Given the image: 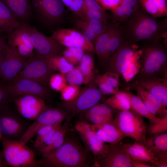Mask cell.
Segmentation results:
<instances>
[{"mask_svg":"<svg viewBox=\"0 0 167 167\" xmlns=\"http://www.w3.org/2000/svg\"><path fill=\"white\" fill-rule=\"evenodd\" d=\"M147 13L141 6L135 8L123 26L124 39L134 44L140 41H160L167 35V19L161 22Z\"/></svg>","mask_w":167,"mask_h":167,"instance_id":"6da1fadb","label":"cell"},{"mask_svg":"<svg viewBox=\"0 0 167 167\" xmlns=\"http://www.w3.org/2000/svg\"><path fill=\"white\" fill-rule=\"evenodd\" d=\"M41 155L42 159L38 161L40 166L88 167L91 165L88 150L75 137L69 135L67 133L60 147Z\"/></svg>","mask_w":167,"mask_h":167,"instance_id":"7a4b0ae2","label":"cell"},{"mask_svg":"<svg viewBox=\"0 0 167 167\" xmlns=\"http://www.w3.org/2000/svg\"><path fill=\"white\" fill-rule=\"evenodd\" d=\"M142 66L139 78L163 77L167 74L166 46L160 41H151L142 50Z\"/></svg>","mask_w":167,"mask_h":167,"instance_id":"3957f363","label":"cell"},{"mask_svg":"<svg viewBox=\"0 0 167 167\" xmlns=\"http://www.w3.org/2000/svg\"><path fill=\"white\" fill-rule=\"evenodd\" d=\"M1 141L2 152L8 166L11 167H39L34 151L19 140L2 138Z\"/></svg>","mask_w":167,"mask_h":167,"instance_id":"277c9868","label":"cell"},{"mask_svg":"<svg viewBox=\"0 0 167 167\" xmlns=\"http://www.w3.org/2000/svg\"><path fill=\"white\" fill-rule=\"evenodd\" d=\"M113 123L124 135L138 143L145 144L147 127L143 117L133 111H120Z\"/></svg>","mask_w":167,"mask_h":167,"instance_id":"5b68a950","label":"cell"},{"mask_svg":"<svg viewBox=\"0 0 167 167\" xmlns=\"http://www.w3.org/2000/svg\"><path fill=\"white\" fill-rule=\"evenodd\" d=\"M80 89L78 96L74 100L64 101L61 104V109L71 119L75 116L84 112L97 104L101 100L103 94L92 81Z\"/></svg>","mask_w":167,"mask_h":167,"instance_id":"8992f818","label":"cell"},{"mask_svg":"<svg viewBox=\"0 0 167 167\" xmlns=\"http://www.w3.org/2000/svg\"><path fill=\"white\" fill-rule=\"evenodd\" d=\"M9 105L0 107V130L3 138L19 140L29 126Z\"/></svg>","mask_w":167,"mask_h":167,"instance_id":"52a82bcc","label":"cell"},{"mask_svg":"<svg viewBox=\"0 0 167 167\" xmlns=\"http://www.w3.org/2000/svg\"><path fill=\"white\" fill-rule=\"evenodd\" d=\"M6 43L0 61V81L2 85L10 83L24 68L27 61Z\"/></svg>","mask_w":167,"mask_h":167,"instance_id":"ba28073f","label":"cell"},{"mask_svg":"<svg viewBox=\"0 0 167 167\" xmlns=\"http://www.w3.org/2000/svg\"><path fill=\"white\" fill-rule=\"evenodd\" d=\"M55 72L50 67L45 59L36 54L28 59L24 68L11 82L23 78L48 87L49 79Z\"/></svg>","mask_w":167,"mask_h":167,"instance_id":"9c48e42d","label":"cell"},{"mask_svg":"<svg viewBox=\"0 0 167 167\" xmlns=\"http://www.w3.org/2000/svg\"><path fill=\"white\" fill-rule=\"evenodd\" d=\"M22 25L29 34L37 54L46 59L51 57L60 56L62 54L63 46L55 40L40 33L28 24L22 22Z\"/></svg>","mask_w":167,"mask_h":167,"instance_id":"30bf717a","label":"cell"},{"mask_svg":"<svg viewBox=\"0 0 167 167\" xmlns=\"http://www.w3.org/2000/svg\"><path fill=\"white\" fill-rule=\"evenodd\" d=\"M67 117V114L62 109L46 108L29 125L20 139V142L22 144H26L39 129L46 126L62 123Z\"/></svg>","mask_w":167,"mask_h":167,"instance_id":"8fae6325","label":"cell"},{"mask_svg":"<svg viewBox=\"0 0 167 167\" xmlns=\"http://www.w3.org/2000/svg\"><path fill=\"white\" fill-rule=\"evenodd\" d=\"M3 87L13 99L22 95H30L38 96L45 100L49 99L51 92L47 86L31 80L19 78Z\"/></svg>","mask_w":167,"mask_h":167,"instance_id":"7c38bea8","label":"cell"},{"mask_svg":"<svg viewBox=\"0 0 167 167\" xmlns=\"http://www.w3.org/2000/svg\"><path fill=\"white\" fill-rule=\"evenodd\" d=\"M96 158L94 164L97 167H132L131 160L121 143L110 144L107 152Z\"/></svg>","mask_w":167,"mask_h":167,"instance_id":"4fadbf2b","label":"cell"},{"mask_svg":"<svg viewBox=\"0 0 167 167\" xmlns=\"http://www.w3.org/2000/svg\"><path fill=\"white\" fill-rule=\"evenodd\" d=\"M50 37L67 48H80L90 53L94 51L92 43L86 39L80 32L76 30L59 29L54 32Z\"/></svg>","mask_w":167,"mask_h":167,"instance_id":"5bb4252c","label":"cell"},{"mask_svg":"<svg viewBox=\"0 0 167 167\" xmlns=\"http://www.w3.org/2000/svg\"><path fill=\"white\" fill-rule=\"evenodd\" d=\"M75 127L86 148L96 157L107 152L109 145L105 144L96 134L92 124L85 121H81L76 124Z\"/></svg>","mask_w":167,"mask_h":167,"instance_id":"9a60e30c","label":"cell"},{"mask_svg":"<svg viewBox=\"0 0 167 167\" xmlns=\"http://www.w3.org/2000/svg\"><path fill=\"white\" fill-rule=\"evenodd\" d=\"M13 101L19 114L28 120H35L46 108L45 100L34 95L19 96Z\"/></svg>","mask_w":167,"mask_h":167,"instance_id":"2e32d148","label":"cell"},{"mask_svg":"<svg viewBox=\"0 0 167 167\" xmlns=\"http://www.w3.org/2000/svg\"><path fill=\"white\" fill-rule=\"evenodd\" d=\"M137 49L134 44L129 43L123 38L118 49L104 64L106 71H112L121 75Z\"/></svg>","mask_w":167,"mask_h":167,"instance_id":"e0dca14e","label":"cell"},{"mask_svg":"<svg viewBox=\"0 0 167 167\" xmlns=\"http://www.w3.org/2000/svg\"><path fill=\"white\" fill-rule=\"evenodd\" d=\"M7 43L23 58L28 59L33 55L34 48L29 35L22 26L8 32Z\"/></svg>","mask_w":167,"mask_h":167,"instance_id":"ac0fdd59","label":"cell"},{"mask_svg":"<svg viewBox=\"0 0 167 167\" xmlns=\"http://www.w3.org/2000/svg\"><path fill=\"white\" fill-rule=\"evenodd\" d=\"M39 15L48 22L58 19L64 12L63 4L61 0H31Z\"/></svg>","mask_w":167,"mask_h":167,"instance_id":"d6986e66","label":"cell"},{"mask_svg":"<svg viewBox=\"0 0 167 167\" xmlns=\"http://www.w3.org/2000/svg\"><path fill=\"white\" fill-rule=\"evenodd\" d=\"M135 82L155 96L167 107V74L162 77L139 78Z\"/></svg>","mask_w":167,"mask_h":167,"instance_id":"ffe728a7","label":"cell"},{"mask_svg":"<svg viewBox=\"0 0 167 167\" xmlns=\"http://www.w3.org/2000/svg\"><path fill=\"white\" fill-rule=\"evenodd\" d=\"M82 113L86 120L93 125L113 122L114 119L113 108L104 103L97 104Z\"/></svg>","mask_w":167,"mask_h":167,"instance_id":"44dd1931","label":"cell"},{"mask_svg":"<svg viewBox=\"0 0 167 167\" xmlns=\"http://www.w3.org/2000/svg\"><path fill=\"white\" fill-rule=\"evenodd\" d=\"M123 145L131 160L142 161L155 165L158 160L152 152L145 144L135 142Z\"/></svg>","mask_w":167,"mask_h":167,"instance_id":"7402d4cb","label":"cell"},{"mask_svg":"<svg viewBox=\"0 0 167 167\" xmlns=\"http://www.w3.org/2000/svg\"><path fill=\"white\" fill-rule=\"evenodd\" d=\"M118 23L113 21L111 23H109L105 31L98 35L94 41V52L99 61L103 65L106 61L110 39Z\"/></svg>","mask_w":167,"mask_h":167,"instance_id":"603a6c76","label":"cell"},{"mask_svg":"<svg viewBox=\"0 0 167 167\" xmlns=\"http://www.w3.org/2000/svg\"><path fill=\"white\" fill-rule=\"evenodd\" d=\"M92 126L95 132L104 142L115 144L119 142L125 137L113 122L92 124Z\"/></svg>","mask_w":167,"mask_h":167,"instance_id":"cb8c5ba5","label":"cell"},{"mask_svg":"<svg viewBox=\"0 0 167 167\" xmlns=\"http://www.w3.org/2000/svg\"><path fill=\"white\" fill-rule=\"evenodd\" d=\"M71 119L67 117L65 122L61 124L51 138L45 145L39 150L41 155L53 152L60 147L64 143L69 130V125Z\"/></svg>","mask_w":167,"mask_h":167,"instance_id":"d4e9b609","label":"cell"},{"mask_svg":"<svg viewBox=\"0 0 167 167\" xmlns=\"http://www.w3.org/2000/svg\"><path fill=\"white\" fill-rule=\"evenodd\" d=\"M21 20L0 0V34L21 26Z\"/></svg>","mask_w":167,"mask_h":167,"instance_id":"484cf974","label":"cell"},{"mask_svg":"<svg viewBox=\"0 0 167 167\" xmlns=\"http://www.w3.org/2000/svg\"><path fill=\"white\" fill-rule=\"evenodd\" d=\"M20 20L26 21L32 15L30 0H0Z\"/></svg>","mask_w":167,"mask_h":167,"instance_id":"4316f807","label":"cell"},{"mask_svg":"<svg viewBox=\"0 0 167 167\" xmlns=\"http://www.w3.org/2000/svg\"><path fill=\"white\" fill-rule=\"evenodd\" d=\"M159 159L167 158V134L152 136L146 139L145 144Z\"/></svg>","mask_w":167,"mask_h":167,"instance_id":"83f0119b","label":"cell"},{"mask_svg":"<svg viewBox=\"0 0 167 167\" xmlns=\"http://www.w3.org/2000/svg\"><path fill=\"white\" fill-rule=\"evenodd\" d=\"M139 0L143 10L152 17H167V0Z\"/></svg>","mask_w":167,"mask_h":167,"instance_id":"f1b7e54d","label":"cell"},{"mask_svg":"<svg viewBox=\"0 0 167 167\" xmlns=\"http://www.w3.org/2000/svg\"><path fill=\"white\" fill-rule=\"evenodd\" d=\"M142 63V50L137 49L121 74L126 82L131 81L140 73Z\"/></svg>","mask_w":167,"mask_h":167,"instance_id":"f546056e","label":"cell"},{"mask_svg":"<svg viewBox=\"0 0 167 167\" xmlns=\"http://www.w3.org/2000/svg\"><path fill=\"white\" fill-rule=\"evenodd\" d=\"M130 99L131 109L132 110L140 115L147 118L150 124L156 122L160 118L151 113L142 100L138 96L127 92Z\"/></svg>","mask_w":167,"mask_h":167,"instance_id":"4dcf8cb0","label":"cell"},{"mask_svg":"<svg viewBox=\"0 0 167 167\" xmlns=\"http://www.w3.org/2000/svg\"><path fill=\"white\" fill-rule=\"evenodd\" d=\"M113 109L120 111L130 110L131 109L130 99L127 92H118L104 101Z\"/></svg>","mask_w":167,"mask_h":167,"instance_id":"1f68e13d","label":"cell"},{"mask_svg":"<svg viewBox=\"0 0 167 167\" xmlns=\"http://www.w3.org/2000/svg\"><path fill=\"white\" fill-rule=\"evenodd\" d=\"M84 77V84H88L95 77L94 62L92 56L89 54H84L78 66Z\"/></svg>","mask_w":167,"mask_h":167,"instance_id":"d6a6232c","label":"cell"},{"mask_svg":"<svg viewBox=\"0 0 167 167\" xmlns=\"http://www.w3.org/2000/svg\"><path fill=\"white\" fill-rule=\"evenodd\" d=\"M45 60L51 69L64 75L74 68V65L69 63L63 56H54Z\"/></svg>","mask_w":167,"mask_h":167,"instance_id":"836d02e7","label":"cell"},{"mask_svg":"<svg viewBox=\"0 0 167 167\" xmlns=\"http://www.w3.org/2000/svg\"><path fill=\"white\" fill-rule=\"evenodd\" d=\"M119 23H118L115 28L110 39L105 63L118 49L123 39V26H121Z\"/></svg>","mask_w":167,"mask_h":167,"instance_id":"e575fe53","label":"cell"},{"mask_svg":"<svg viewBox=\"0 0 167 167\" xmlns=\"http://www.w3.org/2000/svg\"><path fill=\"white\" fill-rule=\"evenodd\" d=\"M133 86L137 92L138 96L144 98L151 102L163 115L167 113L166 107L157 97L136 82L134 84Z\"/></svg>","mask_w":167,"mask_h":167,"instance_id":"d590c367","label":"cell"},{"mask_svg":"<svg viewBox=\"0 0 167 167\" xmlns=\"http://www.w3.org/2000/svg\"><path fill=\"white\" fill-rule=\"evenodd\" d=\"M84 50L78 48H67L63 50V56L70 63L79 64L84 54Z\"/></svg>","mask_w":167,"mask_h":167,"instance_id":"8d00e7d4","label":"cell"},{"mask_svg":"<svg viewBox=\"0 0 167 167\" xmlns=\"http://www.w3.org/2000/svg\"><path fill=\"white\" fill-rule=\"evenodd\" d=\"M147 131L152 136L166 133L167 131V113L163 115L157 122L150 124Z\"/></svg>","mask_w":167,"mask_h":167,"instance_id":"74e56055","label":"cell"},{"mask_svg":"<svg viewBox=\"0 0 167 167\" xmlns=\"http://www.w3.org/2000/svg\"><path fill=\"white\" fill-rule=\"evenodd\" d=\"M65 75L66 81L69 84L79 86L84 84V76L78 66Z\"/></svg>","mask_w":167,"mask_h":167,"instance_id":"f35d334b","label":"cell"},{"mask_svg":"<svg viewBox=\"0 0 167 167\" xmlns=\"http://www.w3.org/2000/svg\"><path fill=\"white\" fill-rule=\"evenodd\" d=\"M80 90L79 86L66 85L61 91V99L64 101H71L78 96Z\"/></svg>","mask_w":167,"mask_h":167,"instance_id":"ab89813d","label":"cell"},{"mask_svg":"<svg viewBox=\"0 0 167 167\" xmlns=\"http://www.w3.org/2000/svg\"><path fill=\"white\" fill-rule=\"evenodd\" d=\"M65 75L61 73H54L50 77L49 86L53 90L61 92L66 85Z\"/></svg>","mask_w":167,"mask_h":167,"instance_id":"60d3db41","label":"cell"},{"mask_svg":"<svg viewBox=\"0 0 167 167\" xmlns=\"http://www.w3.org/2000/svg\"><path fill=\"white\" fill-rule=\"evenodd\" d=\"M83 20L97 36L105 31L109 24L107 22H103L86 17Z\"/></svg>","mask_w":167,"mask_h":167,"instance_id":"b9f144b4","label":"cell"},{"mask_svg":"<svg viewBox=\"0 0 167 167\" xmlns=\"http://www.w3.org/2000/svg\"><path fill=\"white\" fill-rule=\"evenodd\" d=\"M94 81L103 94L113 95L119 91L105 82L101 77L100 75H98L95 77Z\"/></svg>","mask_w":167,"mask_h":167,"instance_id":"7bdbcfd3","label":"cell"},{"mask_svg":"<svg viewBox=\"0 0 167 167\" xmlns=\"http://www.w3.org/2000/svg\"><path fill=\"white\" fill-rule=\"evenodd\" d=\"M83 10L86 18L95 19L103 22H107L109 17V15L104 11H99L90 9L84 6Z\"/></svg>","mask_w":167,"mask_h":167,"instance_id":"ee69618b","label":"cell"},{"mask_svg":"<svg viewBox=\"0 0 167 167\" xmlns=\"http://www.w3.org/2000/svg\"><path fill=\"white\" fill-rule=\"evenodd\" d=\"M78 28L85 38L92 42L94 41L98 36L90 28L87 23L83 20H79L76 22Z\"/></svg>","mask_w":167,"mask_h":167,"instance_id":"f6af8a7d","label":"cell"},{"mask_svg":"<svg viewBox=\"0 0 167 167\" xmlns=\"http://www.w3.org/2000/svg\"><path fill=\"white\" fill-rule=\"evenodd\" d=\"M101 77L107 83L118 91H119V75L112 71H107L100 75Z\"/></svg>","mask_w":167,"mask_h":167,"instance_id":"bcb514c9","label":"cell"},{"mask_svg":"<svg viewBox=\"0 0 167 167\" xmlns=\"http://www.w3.org/2000/svg\"><path fill=\"white\" fill-rule=\"evenodd\" d=\"M111 11L113 13V21L125 22L128 20L122 5L120 4L116 8L112 10Z\"/></svg>","mask_w":167,"mask_h":167,"instance_id":"7dc6e473","label":"cell"},{"mask_svg":"<svg viewBox=\"0 0 167 167\" xmlns=\"http://www.w3.org/2000/svg\"><path fill=\"white\" fill-rule=\"evenodd\" d=\"M83 0H74L69 8L74 13L80 16L84 20L86 17L83 10Z\"/></svg>","mask_w":167,"mask_h":167,"instance_id":"c3c4849f","label":"cell"},{"mask_svg":"<svg viewBox=\"0 0 167 167\" xmlns=\"http://www.w3.org/2000/svg\"><path fill=\"white\" fill-rule=\"evenodd\" d=\"M61 124H60L56 126L45 135L38 142L36 143H34V146L35 148L39 150L40 149L43 147L51 138L54 133Z\"/></svg>","mask_w":167,"mask_h":167,"instance_id":"681fc988","label":"cell"},{"mask_svg":"<svg viewBox=\"0 0 167 167\" xmlns=\"http://www.w3.org/2000/svg\"><path fill=\"white\" fill-rule=\"evenodd\" d=\"M13 99L3 88L2 85H0V107L9 105Z\"/></svg>","mask_w":167,"mask_h":167,"instance_id":"f907efd6","label":"cell"},{"mask_svg":"<svg viewBox=\"0 0 167 167\" xmlns=\"http://www.w3.org/2000/svg\"><path fill=\"white\" fill-rule=\"evenodd\" d=\"M61 124L62 123L46 126L39 129L36 134V136L35 140L34 143H36L38 142L47 133L56 126Z\"/></svg>","mask_w":167,"mask_h":167,"instance_id":"816d5d0a","label":"cell"},{"mask_svg":"<svg viewBox=\"0 0 167 167\" xmlns=\"http://www.w3.org/2000/svg\"><path fill=\"white\" fill-rule=\"evenodd\" d=\"M84 5L88 9L92 10L104 11L96 0H83Z\"/></svg>","mask_w":167,"mask_h":167,"instance_id":"f5cc1de1","label":"cell"},{"mask_svg":"<svg viewBox=\"0 0 167 167\" xmlns=\"http://www.w3.org/2000/svg\"><path fill=\"white\" fill-rule=\"evenodd\" d=\"M120 4L134 9L141 5L139 0H122Z\"/></svg>","mask_w":167,"mask_h":167,"instance_id":"db71d44e","label":"cell"},{"mask_svg":"<svg viewBox=\"0 0 167 167\" xmlns=\"http://www.w3.org/2000/svg\"><path fill=\"white\" fill-rule=\"evenodd\" d=\"M104 10H111L112 7V0H96Z\"/></svg>","mask_w":167,"mask_h":167,"instance_id":"11a10c76","label":"cell"},{"mask_svg":"<svg viewBox=\"0 0 167 167\" xmlns=\"http://www.w3.org/2000/svg\"><path fill=\"white\" fill-rule=\"evenodd\" d=\"M7 36L4 33L0 34V61L3 49L7 43ZM0 84H1L0 81Z\"/></svg>","mask_w":167,"mask_h":167,"instance_id":"9f6ffc18","label":"cell"},{"mask_svg":"<svg viewBox=\"0 0 167 167\" xmlns=\"http://www.w3.org/2000/svg\"><path fill=\"white\" fill-rule=\"evenodd\" d=\"M132 167H154L150 163L131 160Z\"/></svg>","mask_w":167,"mask_h":167,"instance_id":"6f0895ef","label":"cell"},{"mask_svg":"<svg viewBox=\"0 0 167 167\" xmlns=\"http://www.w3.org/2000/svg\"><path fill=\"white\" fill-rule=\"evenodd\" d=\"M8 166L4 157L2 151L0 149V167H6Z\"/></svg>","mask_w":167,"mask_h":167,"instance_id":"680465c9","label":"cell"},{"mask_svg":"<svg viewBox=\"0 0 167 167\" xmlns=\"http://www.w3.org/2000/svg\"><path fill=\"white\" fill-rule=\"evenodd\" d=\"M121 1L122 0H112V10L119 6L121 4Z\"/></svg>","mask_w":167,"mask_h":167,"instance_id":"91938a15","label":"cell"},{"mask_svg":"<svg viewBox=\"0 0 167 167\" xmlns=\"http://www.w3.org/2000/svg\"><path fill=\"white\" fill-rule=\"evenodd\" d=\"M63 4L69 7L74 0H61Z\"/></svg>","mask_w":167,"mask_h":167,"instance_id":"94428289","label":"cell"},{"mask_svg":"<svg viewBox=\"0 0 167 167\" xmlns=\"http://www.w3.org/2000/svg\"><path fill=\"white\" fill-rule=\"evenodd\" d=\"M2 138V135L0 130V141H1Z\"/></svg>","mask_w":167,"mask_h":167,"instance_id":"6125c7cd","label":"cell"}]
</instances>
